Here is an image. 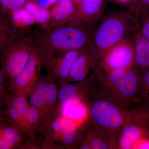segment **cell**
I'll use <instances>...</instances> for the list:
<instances>
[{"label": "cell", "mask_w": 149, "mask_h": 149, "mask_svg": "<svg viewBox=\"0 0 149 149\" xmlns=\"http://www.w3.org/2000/svg\"><path fill=\"white\" fill-rule=\"evenodd\" d=\"M96 76V91L102 96L127 110L143 104L141 71L135 65Z\"/></svg>", "instance_id": "1"}, {"label": "cell", "mask_w": 149, "mask_h": 149, "mask_svg": "<svg viewBox=\"0 0 149 149\" xmlns=\"http://www.w3.org/2000/svg\"><path fill=\"white\" fill-rule=\"evenodd\" d=\"M27 125L36 134L40 133V127L44 121L42 116L38 109L29 103L25 112Z\"/></svg>", "instance_id": "20"}, {"label": "cell", "mask_w": 149, "mask_h": 149, "mask_svg": "<svg viewBox=\"0 0 149 149\" xmlns=\"http://www.w3.org/2000/svg\"><path fill=\"white\" fill-rule=\"evenodd\" d=\"M113 1L121 4L130 3V4L135 2L136 0H113Z\"/></svg>", "instance_id": "29"}, {"label": "cell", "mask_w": 149, "mask_h": 149, "mask_svg": "<svg viewBox=\"0 0 149 149\" xmlns=\"http://www.w3.org/2000/svg\"><path fill=\"white\" fill-rule=\"evenodd\" d=\"M136 20L127 12L117 11L108 15L93 33L89 46L99 63L111 49L125 39L132 37Z\"/></svg>", "instance_id": "3"}, {"label": "cell", "mask_w": 149, "mask_h": 149, "mask_svg": "<svg viewBox=\"0 0 149 149\" xmlns=\"http://www.w3.org/2000/svg\"><path fill=\"white\" fill-rule=\"evenodd\" d=\"M88 120L93 125L107 130L121 131L130 111L102 96L96 90L86 104Z\"/></svg>", "instance_id": "4"}, {"label": "cell", "mask_w": 149, "mask_h": 149, "mask_svg": "<svg viewBox=\"0 0 149 149\" xmlns=\"http://www.w3.org/2000/svg\"><path fill=\"white\" fill-rule=\"evenodd\" d=\"M25 9L32 14L35 20L38 22L45 24L49 20L50 12L43 8H40L33 3H28L25 6Z\"/></svg>", "instance_id": "23"}, {"label": "cell", "mask_w": 149, "mask_h": 149, "mask_svg": "<svg viewBox=\"0 0 149 149\" xmlns=\"http://www.w3.org/2000/svg\"><path fill=\"white\" fill-rule=\"evenodd\" d=\"M28 98L11 93L7 99L5 108L1 110V113L11 125L21 130L28 138L37 140V135L27 125L25 120V112L29 104Z\"/></svg>", "instance_id": "10"}, {"label": "cell", "mask_w": 149, "mask_h": 149, "mask_svg": "<svg viewBox=\"0 0 149 149\" xmlns=\"http://www.w3.org/2000/svg\"><path fill=\"white\" fill-rule=\"evenodd\" d=\"M36 38L27 34H17L1 49V68L10 81L13 80L25 66L35 46Z\"/></svg>", "instance_id": "5"}, {"label": "cell", "mask_w": 149, "mask_h": 149, "mask_svg": "<svg viewBox=\"0 0 149 149\" xmlns=\"http://www.w3.org/2000/svg\"><path fill=\"white\" fill-rule=\"evenodd\" d=\"M29 138L0 115V149H20Z\"/></svg>", "instance_id": "16"}, {"label": "cell", "mask_w": 149, "mask_h": 149, "mask_svg": "<svg viewBox=\"0 0 149 149\" xmlns=\"http://www.w3.org/2000/svg\"><path fill=\"white\" fill-rule=\"evenodd\" d=\"M72 1L73 2H74V3L77 2V1H78V0H72Z\"/></svg>", "instance_id": "33"}, {"label": "cell", "mask_w": 149, "mask_h": 149, "mask_svg": "<svg viewBox=\"0 0 149 149\" xmlns=\"http://www.w3.org/2000/svg\"><path fill=\"white\" fill-rule=\"evenodd\" d=\"M144 105H145L146 107L147 110H148V112L149 114V102H148L146 103Z\"/></svg>", "instance_id": "31"}, {"label": "cell", "mask_w": 149, "mask_h": 149, "mask_svg": "<svg viewBox=\"0 0 149 149\" xmlns=\"http://www.w3.org/2000/svg\"><path fill=\"white\" fill-rule=\"evenodd\" d=\"M50 1L51 3H53L57 2L59 0H50Z\"/></svg>", "instance_id": "32"}, {"label": "cell", "mask_w": 149, "mask_h": 149, "mask_svg": "<svg viewBox=\"0 0 149 149\" xmlns=\"http://www.w3.org/2000/svg\"><path fill=\"white\" fill-rule=\"evenodd\" d=\"M73 149H93L91 143L84 134V131L82 137Z\"/></svg>", "instance_id": "26"}, {"label": "cell", "mask_w": 149, "mask_h": 149, "mask_svg": "<svg viewBox=\"0 0 149 149\" xmlns=\"http://www.w3.org/2000/svg\"><path fill=\"white\" fill-rule=\"evenodd\" d=\"M58 91L56 83L47 74L40 77L35 90L28 97L29 103L40 110L43 122L58 116Z\"/></svg>", "instance_id": "7"}, {"label": "cell", "mask_w": 149, "mask_h": 149, "mask_svg": "<svg viewBox=\"0 0 149 149\" xmlns=\"http://www.w3.org/2000/svg\"><path fill=\"white\" fill-rule=\"evenodd\" d=\"M9 78L3 70L0 69V107L1 110L5 107L7 99L10 95Z\"/></svg>", "instance_id": "22"}, {"label": "cell", "mask_w": 149, "mask_h": 149, "mask_svg": "<svg viewBox=\"0 0 149 149\" xmlns=\"http://www.w3.org/2000/svg\"><path fill=\"white\" fill-rule=\"evenodd\" d=\"M26 0H10L9 8L10 10H16L22 6Z\"/></svg>", "instance_id": "27"}, {"label": "cell", "mask_w": 149, "mask_h": 149, "mask_svg": "<svg viewBox=\"0 0 149 149\" xmlns=\"http://www.w3.org/2000/svg\"><path fill=\"white\" fill-rule=\"evenodd\" d=\"M43 65L40 52L35 45L25 66L13 80L10 81L11 93L28 98L40 80Z\"/></svg>", "instance_id": "8"}, {"label": "cell", "mask_w": 149, "mask_h": 149, "mask_svg": "<svg viewBox=\"0 0 149 149\" xmlns=\"http://www.w3.org/2000/svg\"><path fill=\"white\" fill-rule=\"evenodd\" d=\"M95 74L93 72L90 77L83 81L68 83L58 88V102L61 104L71 102H81L86 104L97 88Z\"/></svg>", "instance_id": "12"}, {"label": "cell", "mask_w": 149, "mask_h": 149, "mask_svg": "<svg viewBox=\"0 0 149 149\" xmlns=\"http://www.w3.org/2000/svg\"><path fill=\"white\" fill-rule=\"evenodd\" d=\"M40 149H64L53 139L42 136L40 141Z\"/></svg>", "instance_id": "25"}, {"label": "cell", "mask_w": 149, "mask_h": 149, "mask_svg": "<svg viewBox=\"0 0 149 149\" xmlns=\"http://www.w3.org/2000/svg\"><path fill=\"white\" fill-rule=\"evenodd\" d=\"M75 22H80L74 2L72 0H59L50 12L49 18L45 24V29L63 27Z\"/></svg>", "instance_id": "15"}, {"label": "cell", "mask_w": 149, "mask_h": 149, "mask_svg": "<svg viewBox=\"0 0 149 149\" xmlns=\"http://www.w3.org/2000/svg\"><path fill=\"white\" fill-rule=\"evenodd\" d=\"M141 98L143 104L149 102V69L141 71Z\"/></svg>", "instance_id": "24"}, {"label": "cell", "mask_w": 149, "mask_h": 149, "mask_svg": "<svg viewBox=\"0 0 149 149\" xmlns=\"http://www.w3.org/2000/svg\"><path fill=\"white\" fill-rule=\"evenodd\" d=\"M135 54V66L140 71L149 69V40L142 34L137 22L132 34Z\"/></svg>", "instance_id": "18"}, {"label": "cell", "mask_w": 149, "mask_h": 149, "mask_svg": "<svg viewBox=\"0 0 149 149\" xmlns=\"http://www.w3.org/2000/svg\"><path fill=\"white\" fill-rule=\"evenodd\" d=\"M98 63L97 56L93 49L89 45L85 47L71 65L68 83L85 80L88 77L90 70H93Z\"/></svg>", "instance_id": "14"}, {"label": "cell", "mask_w": 149, "mask_h": 149, "mask_svg": "<svg viewBox=\"0 0 149 149\" xmlns=\"http://www.w3.org/2000/svg\"><path fill=\"white\" fill-rule=\"evenodd\" d=\"M80 22H71L63 27L46 29L36 37L35 45L42 58L55 53L65 52L90 45L94 32Z\"/></svg>", "instance_id": "2"}, {"label": "cell", "mask_w": 149, "mask_h": 149, "mask_svg": "<svg viewBox=\"0 0 149 149\" xmlns=\"http://www.w3.org/2000/svg\"><path fill=\"white\" fill-rule=\"evenodd\" d=\"M130 111L120 131L118 149H133L139 142L149 139V114L146 107L141 104Z\"/></svg>", "instance_id": "6"}, {"label": "cell", "mask_w": 149, "mask_h": 149, "mask_svg": "<svg viewBox=\"0 0 149 149\" xmlns=\"http://www.w3.org/2000/svg\"><path fill=\"white\" fill-rule=\"evenodd\" d=\"M12 24L13 28L26 27L35 23L36 20L33 15L29 11L24 9L15 10L12 14Z\"/></svg>", "instance_id": "21"}, {"label": "cell", "mask_w": 149, "mask_h": 149, "mask_svg": "<svg viewBox=\"0 0 149 149\" xmlns=\"http://www.w3.org/2000/svg\"><path fill=\"white\" fill-rule=\"evenodd\" d=\"M37 5L40 8H45L50 4V0H37Z\"/></svg>", "instance_id": "28"}, {"label": "cell", "mask_w": 149, "mask_h": 149, "mask_svg": "<svg viewBox=\"0 0 149 149\" xmlns=\"http://www.w3.org/2000/svg\"><path fill=\"white\" fill-rule=\"evenodd\" d=\"M135 1L142 5L149 7V0H136Z\"/></svg>", "instance_id": "30"}, {"label": "cell", "mask_w": 149, "mask_h": 149, "mask_svg": "<svg viewBox=\"0 0 149 149\" xmlns=\"http://www.w3.org/2000/svg\"><path fill=\"white\" fill-rule=\"evenodd\" d=\"M85 48V47H84ZM84 48L79 49L55 53L42 58L47 74L60 87L68 83L70 70L73 61Z\"/></svg>", "instance_id": "11"}, {"label": "cell", "mask_w": 149, "mask_h": 149, "mask_svg": "<svg viewBox=\"0 0 149 149\" xmlns=\"http://www.w3.org/2000/svg\"><path fill=\"white\" fill-rule=\"evenodd\" d=\"M135 65V50L131 37L112 48L93 70V72L96 74H107L116 70Z\"/></svg>", "instance_id": "9"}, {"label": "cell", "mask_w": 149, "mask_h": 149, "mask_svg": "<svg viewBox=\"0 0 149 149\" xmlns=\"http://www.w3.org/2000/svg\"><path fill=\"white\" fill-rule=\"evenodd\" d=\"M107 0H78L74 3L80 22L89 24L102 17Z\"/></svg>", "instance_id": "17"}, {"label": "cell", "mask_w": 149, "mask_h": 149, "mask_svg": "<svg viewBox=\"0 0 149 149\" xmlns=\"http://www.w3.org/2000/svg\"><path fill=\"white\" fill-rule=\"evenodd\" d=\"M120 133L97 127L88 120L85 123L84 134L93 149H118Z\"/></svg>", "instance_id": "13"}, {"label": "cell", "mask_w": 149, "mask_h": 149, "mask_svg": "<svg viewBox=\"0 0 149 149\" xmlns=\"http://www.w3.org/2000/svg\"><path fill=\"white\" fill-rule=\"evenodd\" d=\"M130 9L142 34L149 40V7L134 2L130 4Z\"/></svg>", "instance_id": "19"}]
</instances>
